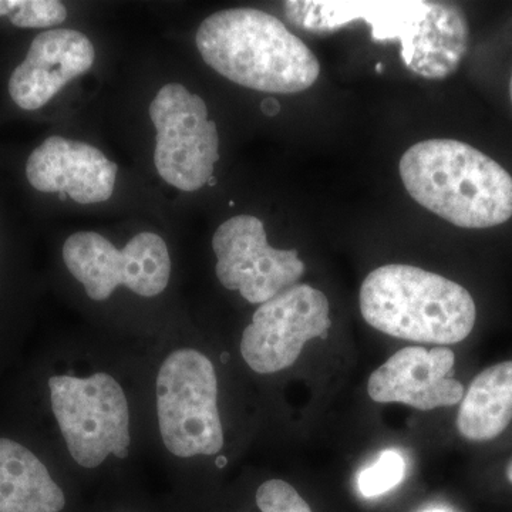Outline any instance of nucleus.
Segmentation results:
<instances>
[{"label": "nucleus", "mask_w": 512, "mask_h": 512, "mask_svg": "<svg viewBox=\"0 0 512 512\" xmlns=\"http://www.w3.org/2000/svg\"><path fill=\"white\" fill-rule=\"evenodd\" d=\"M195 40L215 72L256 92L301 93L319 79L315 53L281 20L259 9L214 13L201 23Z\"/></svg>", "instance_id": "nucleus-1"}, {"label": "nucleus", "mask_w": 512, "mask_h": 512, "mask_svg": "<svg viewBox=\"0 0 512 512\" xmlns=\"http://www.w3.org/2000/svg\"><path fill=\"white\" fill-rule=\"evenodd\" d=\"M404 188L421 207L460 228L485 229L512 217V177L470 144L421 141L399 164Z\"/></svg>", "instance_id": "nucleus-2"}, {"label": "nucleus", "mask_w": 512, "mask_h": 512, "mask_svg": "<svg viewBox=\"0 0 512 512\" xmlns=\"http://www.w3.org/2000/svg\"><path fill=\"white\" fill-rule=\"evenodd\" d=\"M360 312L384 335L456 345L473 332L476 302L464 286L412 265H384L360 288Z\"/></svg>", "instance_id": "nucleus-3"}, {"label": "nucleus", "mask_w": 512, "mask_h": 512, "mask_svg": "<svg viewBox=\"0 0 512 512\" xmlns=\"http://www.w3.org/2000/svg\"><path fill=\"white\" fill-rule=\"evenodd\" d=\"M157 414L161 437L174 456H214L224 447L218 380L207 356L178 349L157 376Z\"/></svg>", "instance_id": "nucleus-4"}, {"label": "nucleus", "mask_w": 512, "mask_h": 512, "mask_svg": "<svg viewBox=\"0 0 512 512\" xmlns=\"http://www.w3.org/2000/svg\"><path fill=\"white\" fill-rule=\"evenodd\" d=\"M49 389L57 424L79 466L96 468L110 454L127 458L130 413L116 379L103 372L90 377L53 376Z\"/></svg>", "instance_id": "nucleus-5"}, {"label": "nucleus", "mask_w": 512, "mask_h": 512, "mask_svg": "<svg viewBox=\"0 0 512 512\" xmlns=\"http://www.w3.org/2000/svg\"><path fill=\"white\" fill-rule=\"evenodd\" d=\"M148 113L157 130L154 163L165 183L185 192L210 183L220 160V137L205 101L183 84H165Z\"/></svg>", "instance_id": "nucleus-6"}, {"label": "nucleus", "mask_w": 512, "mask_h": 512, "mask_svg": "<svg viewBox=\"0 0 512 512\" xmlns=\"http://www.w3.org/2000/svg\"><path fill=\"white\" fill-rule=\"evenodd\" d=\"M63 259L87 296L97 302L109 299L120 285L153 298L170 281V252L153 232L137 234L121 251L96 232H76L64 242Z\"/></svg>", "instance_id": "nucleus-7"}, {"label": "nucleus", "mask_w": 512, "mask_h": 512, "mask_svg": "<svg viewBox=\"0 0 512 512\" xmlns=\"http://www.w3.org/2000/svg\"><path fill=\"white\" fill-rule=\"evenodd\" d=\"M330 326L325 293L293 285L256 309L242 335L241 355L256 373L281 372L299 359L309 340L328 338Z\"/></svg>", "instance_id": "nucleus-8"}, {"label": "nucleus", "mask_w": 512, "mask_h": 512, "mask_svg": "<svg viewBox=\"0 0 512 512\" xmlns=\"http://www.w3.org/2000/svg\"><path fill=\"white\" fill-rule=\"evenodd\" d=\"M212 249L222 286L238 291L249 303L271 301L305 274L298 251L272 248L264 222L252 215H237L221 224L212 238Z\"/></svg>", "instance_id": "nucleus-9"}, {"label": "nucleus", "mask_w": 512, "mask_h": 512, "mask_svg": "<svg viewBox=\"0 0 512 512\" xmlns=\"http://www.w3.org/2000/svg\"><path fill=\"white\" fill-rule=\"evenodd\" d=\"M454 363L451 349L404 348L372 373L367 393L377 403H403L421 412L456 406L466 389L450 377Z\"/></svg>", "instance_id": "nucleus-10"}, {"label": "nucleus", "mask_w": 512, "mask_h": 512, "mask_svg": "<svg viewBox=\"0 0 512 512\" xmlns=\"http://www.w3.org/2000/svg\"><path fill=\"white\" fill-rule=\"evenodd\" d=\"M119 167L96 147L53 136L30 154L26 175L40 192L69 195L77 204L110 200Z\"/></svg>", "instance_id": "nucleus-11"}, {"label": "nucleus", "mask_w": 512, "mask_h": 512, "mask_svg": "<svg viewBox=\"0 0 512 512\" xmlns=\"http://www.w3.org/2000/svg\"><path fill=\"white\" fill-rule=\"evenodd\" d=\"M94 59L93 43L79 30H46L35 37L28 56L13 70L10 97L20 109H42L67 83L92 69Z\"/></svg>", "instance_id": "nucleus-12"}, {"label": "nucleus", "mask_w": 512, "mask_h": 512, "mask_svg": "<svg viewBox=\"0 0 512 512\" xmlns=\"http://www.w3.org/2000/svg\"><path fill=\"white\" fill-rule=\"evenodd\" d=\"M430 2H285L286 18L292 25L313 33H329L349 23L362 22L372 28L375 42L399 40L402 59L409 67L413 40L429 13Z\"/></svg>", "instance_id": "nucleus-13"}, {"label": "nucleus", "mask_w": 512, "mask_h": 512, "mask_svg": "<svg viewBox=\"0 0 512 512\" xmlns=\"http://www.w3.org/2000/svg\"><path fill=\"white\" fill-rule=\"evenodd\" d=\"M64 505L45 464L22 444L0 439V512H60Z\"/></svg>", "instance_id": "nucleus-14"}, {"label": "nucleus", "mask_w": 512, "mask_h": 512, "mask_svg": "<svg viewBox=\"0 0 512 512\" xmlns=\"http://www.w3.org/2000/svg\"><path fill=\"white\" fill-rule=\"evenodd\" d=\"M466 13L451 3L430 2L429 13L413 40L409 69L424 79L451 76L468 49Z\"/></svg>", "instance_id": "nucleus-15"}, {"label": "nucleus", "mask_w": 512, "mask_h": 512, "mask_svg": "<svg viewBox=\"0 0 512 512\" xmlns=\"http://www.w3.org/2000/svg\"><path fill=\"white\" fill-rule=\"evenodd\" d=\"M512 421V360L478 373L457 416V430L468 441L497 439Z\"/></svg>", "instance_id": "nucleus-16"}, {"label": "nucleus", "mask_w": 512, "mask_h": 512, "mask_svg": "<svg viewBox=\"0 0 512 512\" xmlns=\"http://www.w3.org/2000/svg\"><path fill=\"white\" fill-rule=\"evenodd\" d=\"M0 16L18 28L45 29L62 25L67 9L57 0H0Z\"/></svg>", "instance_id": "nucleus-17"}, {"label": "nucleus", "mask_w": 512, "mask_h": 512, "mask_svg": "<svg viewBox=\"0 0 512 512\" xmlns=\"http://www.w3.org/2000/svg\"><path fill=\"white\" fill-rule=\"evenodd\" d=\"M406 461L396 450H384L373 466L365 468L357 477L360 494L366 498L380 497L402 483Z\"/></svg>", "instance_id": "nucleus-18"}, {"label": "nucleus", "mask_w": 512, "mask_h": 512, "mask_svg": "<svg viewBox=\"0 0 512 512\" xmlns=\"http://www.w3.org/2000/svg\"><path fill=\"white\" fill-rule=\"evenodd\" d=\"M256 504L262 512H312L298 491L282 480L262 484L256 491Z\"/></svg>", "instance_id": "nucleus-19"}, {"label": "nucleus", "mask_w": 512, "mask_h": 512, "mask_svg": "<svg viewBox=\"0 0 512 512\" xmlns=\"http://www.w3.org/2000/svg\"><path fill=\"white\" fill-rule=\"evenodd\" d=\"M261 107L266 116L274 117L281 111V104L275 99H265L262 101Z\"/></svg>", "instance_id": "nucleus-20"}, {"label": "nucleus", "mask_w": 512, "mask_h": 512, "mask_svg": "<svg viewBox=\"0 0 512 512\" xmlns=\"http://www.w3.org/2000/svg\"><path fill=\"white\" fill-rule=\"evenodd\" d=\"M505 474H507L508 481L512 484V460L508 463L507 470H505Z\"/></svg>", "instance_id": "nucleus-21"}, {"label": "nucleus", "mask_w": 512, "mask_h": 512, "mask_svg": "<svg viewBox=\"0 0 512 512\" xmlns=\"http://www.w3.org/2000/svg\"><path fill=\"white\" fill-rule=\"evenodd\" d=\"M423 512H448L447 510H443V508H429V510Z\"/></svg>", "instance_id": "nucleus-22"}, {"label": "nucleus", "mask_w": 512, "mask_h": 512, "mask_svg": "<svg viewBox=\"0 0 512 512\" xmlns=\"http://www.w3.org/2000/svg\"><path fill=\"white\" fill-rule=\"evenodd\" d=\"M376 70H377V72H379V73H380V72H382V70H383V64H382V63H377V64H376Z\"/></svg>", "instance_id": "nucleus-23"}, {"label": "nucleus", "mask_w": 512, "mask_h": 512, "mask_svg": "<svg viewBox=\"0 0 512 512\" xmlns=\"http://www.w3.org/2000/svg\"><path fill=\"white\" fill-rule=\"evenodd\" d=\"M510 99L512 104V73H511V80H510Z\"/></svg>", "instance_id": "nucleus-24"}]
</instances>
